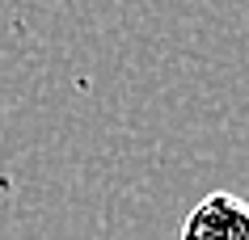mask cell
<instances>
[{
	"label": "cell",
	"mask_w": 249,
	"mask_h": 240,
	"mask_svg": "<svg viewBox=\"0 0 249 240\" xmlns=\"http://www.w3.org/2000/svg\"><path fill=\"white\" fill-rule=\"evenodd\" d=\"M182 240H249V202L236 194H207L186 215Z\"/></svg>",
	"instance_id": "1"
}]
</instances>
